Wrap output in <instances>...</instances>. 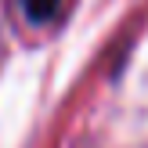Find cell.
<instances>
[{"label": "cell", "instance_id": "cell-1", "mask_svg": "<svg viewBox=\"0 0 148 148\" xmlns=\"http://www.w3.org/2000/svg\"><path fill=\"white\" fill-rule=\"evenodd\" d=\"M22 7H25V14L33 22H47L58 14V7H62V0H22Z\"/></svg>", "mask_w": 148, "mask_h": 148}]
</instances>
